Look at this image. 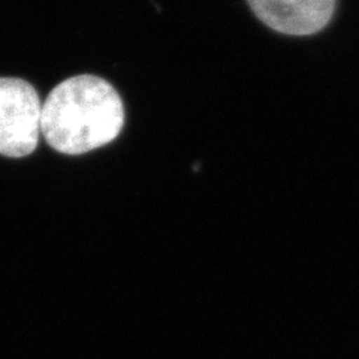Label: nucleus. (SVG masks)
I'll return each mask as SVG.
<instances>
[{"instance_id": "f257e3e1", "label": "nucleus", "mask_w": 359, "mask_h": 359, "mask_svg": "<svg viewBox=\"0 0 359 359\" xmlns=\"http://www.w3.org/2000/svg\"><path fill=\"white\" fill-rule=\"evenodd\" d=\"M125 125L117 90L96 75H76L55 87L41 112V133L51 147L78 156L114 141Z\"/></svg>"}, {"instance_id": "f03ea898", "label": "nucleus", "mask_w": 359, "mask_h": 359, "mask_svg": "<svg viewBox=\"0 0 359 359\" xmlns=\"http://www.w3.org/2000/svg\"><path fill=\"white\" fill-rule=\"evenodd\" d=\"M41 112L35 87L20 78H0V154L25 157L35 151Z\"/></svg>"}, {"instance_id": "7ed1b4c3", "label": "nucleus", "mask_w": 359, "mask_h": 359, "mask_svg": "<svg viewBox=\"0 0 359 359\" xmlns=\"http://www.w3.org/2000/svg\"><path fill=\"white\" fill-rule=\"evenodd\" d=\"M337 0H247L264 25L290 36H309L330 25Z\"/></svg>"}]
</instances>
